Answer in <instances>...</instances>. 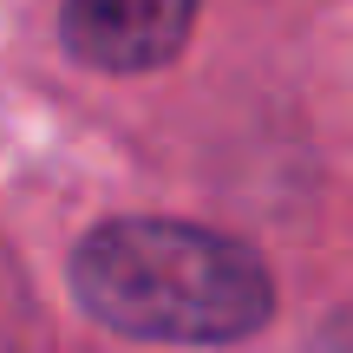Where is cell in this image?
Returning a JSON list of instances; mask_svg holds the SVG:
<instances>
[{
	"label": "cell",
	"instance_id": "obj_2",
	"mask_svg": "<svg viewBox=\"0 0 353 353\" xmlns=\"http://www.w3.org/2000/svg\"><path fill=\"white\" fill-rule=\"evenodd\" d=\"M196 0H65L59 33L79 65L99 72H151L183 52Z\"/></svg>",
	"mask_w": 353,
	"mask_h": 353
},
{
	"label": "cell",
	"instance_id": "obj_1",
	"mask_svg": "<svg viewBox=\"0 0 353 353\" xmlns=\"http://www.w3.org/2000/svg\"><path fill=\"white\" fill-rule=\"evenodd\" d=\"M72 294L99 327L164 347H236L275 314L262 255L170 216H125L79 242Z\"/></svg>",
	"mask_w": 353,
	"mask_h": 353
}]
</instances>
